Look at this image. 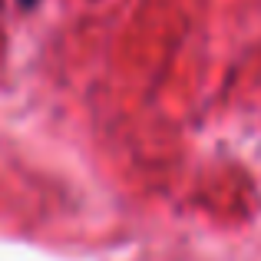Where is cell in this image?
I'll list each match as a JSON object with an SVG mask.
<instances>
[{
  "mask_svg": "<svg viewBox=\"0 0 261 261\" xmlns=\"http://www.w3.org/2000/svg\"><path fill=\"white\" fill-rule=\"evenodd\" d=\"M20 4H23V7H33V4H37V0H20Z\"/></svg>",
  "mask_w": 261,
  "mask_h": 261,
  "instance_id": "cell-1",
  "label": "cell"
}]
</instances>
